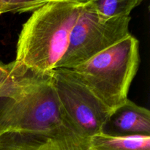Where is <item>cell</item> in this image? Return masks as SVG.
Wrapping results in <instances>:
<instances>
[{
    "label": "cell",
    "instance_id": "cell-12",
    "mask_svg": "<svg viewBox=\"0 0 150 150\" xmlns=\"http://www.w3.org/2000/svg\"><path fill=\"white\" fill-rule=\"evenodd\" d=\"M57 1V0H46L45 3L48 2V1ZM62 1H72V2L77 3V4H81V5H86V4H88L91 1V0H62Z\"/></svg>",
    "mask_w": 150,
    "mask_h": 150
},
{
    "label": "cell",
    "instance_id": "cell-6",
    "mask_svg": "<svg viewBox=\"0 0 150 150\" xmlns=\"http://www.w3.org/2000/svg\"><path fill=\"white\" fill-rule=\"evenodd\" d=\"M102 133L112 136H150V111L127 100L111 112Z\"/></svg>",
    "mask_w": 150,
    "mask_h": 150
},
{
    "label": "cell",
    "instance_id": "cell-3",
    "mask_svg": "<svg viewBox=\"0 0 150 150\" xmlns=\"http://www.w3.org/2000/svg\"><path fill=\"white\" fill-rule=\"evenodd\" d=\"M139 64V41L130 34L71 70L112 112L128 100Z\"/></svg>",
    "mask_w": 150,
    "mask_h": 150
},
{
    "label": "cell",
    "instance_id": "cell-13",
    "mask_svg": "<svg viewBox=\"0 0 150 150\" xmlns=\"http://www.w3.org/2000/svg\"><path fill=\"white\" fill-rule=\"evenodd\" d=\"M7 13V10H6V7L0 2V15L2 14V13Z\"/></svg>",
    "mask_w": 150,
    "mask_h": 150
},
{
    "label": "cell",
    "instance_id": "cell-4",
    "mask_svg": "<svg viewBox=\"0 0 150 150\" xmlns=\"http://www.w3.org/2000/svg\"><path fill=\"white\" fill-rule=\"evenodd\" d=\"M130 16L105 18L89 4L84 5L72 29L65 54L56 68L72 69L117 44L130 35Z\"/></svg>",
    "mask_w": 150,
    "mask_h": 150
},
{
    "label": "cell",
    "instance_id": "cell-10",
    "mask_svg": "<svg viewBox=\"0 0 150 150\" xmlns=\"http://www.w3.org/2000/svg\"><path fill=\"white\" fill-rule=\"evenodd\" d=\"M46 0H0V2L6 7L7 12L25 13L34 11L42 4Z\"/></svg>",
    "mask_w": 150,
    "mask_h": 150
},
{
    "label": "cell",
    "instance_id": "cell-2",
    "mask_svg": "<svg viewBox=\"0 0 150 150\" xmlns=\"http://www.w3.org/2000/svg\"><path fill=\"white\" fill-rule=\"evenodd\" d=\"M13 100V130L48 132L67 123L49 73H35L18 67L0 98Z\"/></svg>",
    "mask_w": 150,
    "mask_h": 150
},
{
    "label": "cell",
    "instance_id": "cell-5",
    "mask_svg": "<svg viewBox=\"0 0 150 150\" xmlns=\"http://www.w3.org/2000/svg\"><path fill=\"white\" fill-rule=\"evenodd\" d=\"M51 75L65 121L84 137L102 133L111 111L71 69L56 68Z\"/></svg>",
    "mask_w": 150,
    "mask_h": 150
},
{
    "label": "cell",
    "instance_id": "cell-9",
    "mask_svg": "<svg viewBox=\"0 0 150 150\" xmlns=\"http://www.w3.org/2000/svg\"><path fill=\"white\" fill-rule=\"evenodd\" d=\"M144 0H91L89 5L105 18L130 16Z\"/></svg>",
    "mask_w": 150,
    "mask_h": 150
},
{
    "label": "cell",
    "instance_id": "cell-8",
    "mask_svg": "<svg viewBox=\"0 0 150 150\" xmlns=\"http://www.w3.org/2000/svg\"><path fill=\"white\" fill-rule=\"evenodd\" d=\"M67 126L48 132L9 131L0 137V150H63Z\"/></svg>",
    "mask_w": 150,
    "mask_h": 150
},
{
    "label": "cell",
    "instance_id": "cell-11",
    "mask_svg": "<svg viewBox=\"0 0 150 150\" xmlns=\"http://www.w3.org/2000/svg\"><path fill=\"white\" fill-rule=\"evenodd\" d=\"M14 69V62L5 64L0 61V92L11 79Z\"/></svg>",
    "mask_w": 150,
    "mask_h": 150
},
{
    "label": "cell",
    "instance_id": "cell-1",
    "mask_svg": "<svg viewBox=\"0 0 150 150\" xmlns=\"http://www.w3.org/2000/svg\"><path fill=\"white\" fill-rule=\"evenodd\" d=\"M83 7L57 0L34 10L19 35L16 65L35 73L54 70L65 54L72 29Z\"/></svg>",
    "mask_w": 150,
    "mask_h": 150
},
{
    "label": "cell",
    "instance_id": "cell-7",
    "mask_svg": "<svg viewBox=\"0 0 150 150\" xmlns=\"http://www.w3.org/2000/svg\"><path fill=\"white\" fill-rule=\"evenodd\" d=\"M64 150H150V136H112L104 133L86 138L75 134Z\"/></svg>",
    "mask_w": 150,
    "mask_h": 150
}]
</instances>
